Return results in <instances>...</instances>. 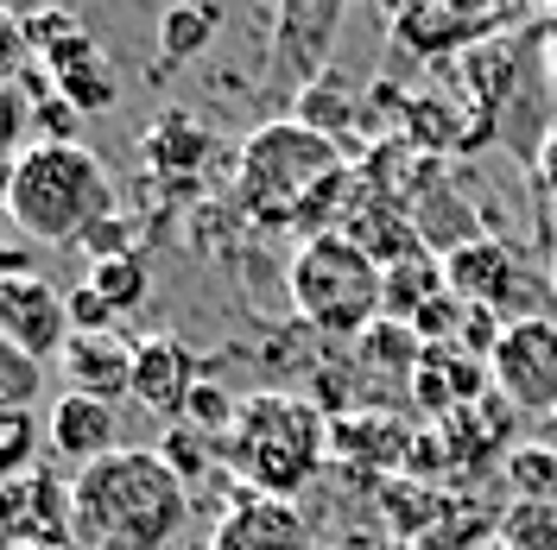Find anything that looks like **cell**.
<instances>
[{"mask_svg": "<svg viewBox=\"0 0 557 550\" xmlns=\"http://www.w3.org/2000/svg\"><path fill=\"white\" fill-rule=\"evenodd\" d=\"M76 538L102 550H165L190 518V487L159 449H114L70 482Z\"/></svg>", "mask_w": 557, "mask_h": 550, "instance_id": "cell-1", "label": "cell"}, {"mask_svg": "<svg viewBox=\"0 0 557 550\" xmlns=\"http://www.w3.org/2000/svg\"><path fill=\"white\" fill-rule=\"evenodd\" d=\"M7 222L45 247H70L83 241L96 222L114 215V184H108L102 159L83 139H33L20 152V165L0 190Z\"/></svg>", "mask_w": 557, "mask_h": 550, "instance_id": "cell-2", "label": "cell"}, {"mask_svg": "<svg viewBox=\"0 0 557 550\" xmlns=\"http://www.w3.org/2000/svg\"><path fill=\"white\" fill-rule=\"evenodd\" d=\"M336 177H348L343 146L305 127L298 114L253 127L235 152V197L267 228H305V215L323 203V190Z\"/></svg>", "mask_w": 557, "mask_h": 550, "instance_id": "cell-3", "label": "cell"}, {"mask_svg": "<svg viewBox=\"0 0 557 550\" xmlns=\"http://www.w3.org/2000/svg\"><path fill=\"white\" fill-rule=\"evenodd\" d=\"M330 417L298 392H253L235 412V430L222 437L228 468L247 482V493H273V500H298L317 482L323 455H330Z\"/></svg>", "mask_w": 557, "mask_h": 550, "instance_id": "cell-4", "label": "cell"}, {"mask_svg": "<svg viewBox=\"0 0 557 550\" xmlns=\"http://www.w3.org/2000/svg\"><path fill=\"white\" fill-rule=\"evenodd\" d=\"M285 291L298 323L323 336H368L374 323H386V266L348 235H305L285 266Z\"/></svg>", "mask_w": 557, "mask_h": 550, "instance_id": "cell-5", "label": "cell"}, {"mask_svg": "<svg viewBox=\"0 0 557 550\" xmlns=\"http://www.w3.org/2000/svg\"><path fill=\"white\" fill-rule=\"evenodd\" d=\"M487 379L513 412H557V316H513L487 348Z\"/></svg>", "mask_w": 557, "mask_h": 550, "instance_id": "cell-6", "label": "cell"}, {"mask_svg": "<svg viewBox=\"0 0 557 550\" xmlns=\"http://www.w3.org/2000/svg\"><path fill=\"white\" fill-rule=\"evenodd\" d=\"M513 13L507 7H450V0H412L386 20L393 51L412 58H450V51H482L494 33H507Z\"/></svg>", "mask_w": 557, "mask_h": 550, "instance_id": "cell-7", "label": "cell"}, {"mask_svg": "<svg viewBox=\"0 0 557 550\" xmlns=\"http://www.w3.org/2000/svg\"><path fill=\"white\" fill-rule=\"evenodd\" d=\"M343 26V7L336 0H285L273 13V83L305 96L330 76V45Z\"/></svg>", "mask_w": 557, "mask_h": 550, "instance_id": "cell-8", "label": "cell"}, {"mask_svg": "<svg viewBox=\"0 0 557 550\" xmlns=\"http://www.w3.org/2000/svg\"><path fill=\"white\" fill-rule=\"evenodd\" d=\"M70 298L38 273H13L0 278V342L26 348L33 361L45 354H64L70 348Z\"/></svg>", "mask_w": 557, "mask_h": 550, "instance_id": "cell-9", "label": "cell"}, {"mask_svg": "<svg viewBox=\"0 0 557 550\" xmlns=\"http://www.w3.org/2000/svg\"><path fill=\"white\" fill-rule=\"evenodd\" d=\"M76 518H70V487L51 468L13 475L0 482V550H26V545H70Z\"/></svg>", "mask_w": 557, "mask_h": 550, "instance_id": "cell-10", "label": "cell"}, {"mask_svg": "<svg viewBox=\"0 0 557 550\" xmlns=\"http://www.w3.org/2000/svg\"><path fill=\"white\" fill-rule=\"evenodd\" d=\"M209 550H317L311 525L298 513V500H273V493H235L228 513L215 518Z\"/></svg>", "mask_w": 557, "mask_h": 550, "instance_id": "cell-11", "label": "cell"}, {"mask_svg": "<svg viewBox=\"0 0 557 550\" xmlns=\"http://www.w3.org/2000/svg\"><path fill=\"white\" fill-rule=\"evenodd\" d=\"M197 386H203L197 354L177 342V336H146V342H134V399L146 412L184 417V405H190Z\"/></svg>", "mask_w": 557, "mask_h": 550, "instance_id": "cell-12", "label": "cell"}, {"mask_svg": "<svg viewBox=\"0 0 557 550\" xmlns=\"http://www.w3.org/2000/svg\"><path fill=\"white\" fill-rule=\"evenodd\" d=\"M70 392H89V399H134V342L121 336H70V348L58 354Z\"/></svg>", "mask_w": 557, "mask_h": 550, "instance_id": "cell-13", "label": "cell"}, {"mask_svg": "<svg viewBox=\"0 0 557 550\" xmlns=\"http://www.w3.org/2000/svg\"><path fill=\"white\" fill-rule=\"evenodd\" d=\"M444 278H450V291H462L469 304L507 310L513 298L525 304V273H520V260H513L507 247H494V241H462L450 260H444Z\"/></svg>", "mask_w": 557, "mask_h": 550, "instance_id": "cell-14", "label": "cell"}, {"mask_svg": "<svg viewBox=\"0 0 557 550\" xmlns=\"http://www.w3.org/2000/svg\"><path fill=\"white\" fill-rule=\"evenodd\" d=\"M45 76H51V89H58L76 114H102V108L121 102V83H114V70H108V58L96 51L89 33L64 38V45L45 58Z\"/></svg>", "mask_w": 557, "mask_h": 550, "instance_id": "cell-15", "label": "cell"}, {"mask_svg": "<svg viewBox=\"0 0 557 550\" xmlns=\"http://www.w3.org/2000/svg\"><path fill=\"white\" fill-rule=\"evenodd\" d=\"M114 437H121V417H114L108 399L64 392V399L51 405V449H58V455H76L83 468L102 462V455H114V449H121Z\"/></svg>", "mask_w": 557, "mask_h": 550, "instance_id": "cell-16", "label": "cell"}, {"mask_svg": "<svg viewBox=\"0 0 557 550\" xmlns=\"http://www.w3.org/2000/svg\"><path fill=\"white\" fill-rule=\"evenodd\" d=\"M139 152H146V165L159 177H197L209 165V152H215V134H209L203 121L165 108V114L139 134Z\"/></svg>", "mask_w": 557, "mask_h": 550, "instance_id": "cell-17", "label": "cell"}, {"mask_svg": "<svg viewBox=\"0 0 557 550\" xmlns=\"http://www.w3.org/2000/svg\"><path fill=\"white\" fill-rule=\"evenodd\" d=\"M482 367L469 361V354H456V348H424L412 367V392L431 405V412H469L475 405V392H482ZM494 386V379H487Z\"/></svg>", "mask_w": 557, "mask_h": 550, "instance_id": "cell-18", "label": "cell"}, {"mask_svg": "<svg viewBox=\"0 0 557 550\" xmlns=\"http://www.w3.org/2000/svg\"><path fill=\"white\" fill-rule=\"evenodd\" d=\"M215 33H222V7H203V0L165 7V13H159V51H165V64L203 58L209 45H215Z\"/></svg>", "mask_w": 557, "mask_h": 550, "instance_id": "cell-19", "label": "cell"}, {"mask_svg": "<svg viewBox=\"0 0 557 550\" xmlns=\"http://www.w3.org/2000/svg\"><path fill=\"white\" fill-rule=\"evenodd\" d=\"M83 285H89V291H96V298L121 316V310L146 304V285H152V273H146V260H139V253H114V260H96Z\"/></svg>", "mask_w": 557, "mask_h": 550, "instance_id": "cell-20", "label": "cell"}, {"mask_svg": "<svg viewBox=\"0 0 557 550\" xmlns=\"http://www.w3.org/2000/svg\"><path fill=\"white\" fill-rule=\"evenodd\" d=\"M45 392V361H33L26 348L0 342V405L7 412H33V399Z\"/></svg>", "mask_w": 557, "mask_h": 550, "instance_id": "cell-21", "label": "cell"}, {"mask_svg": "<svg viewBox=\"0 0 557 550\" xmlns=\"http://www.w3.org/2000/svg\"><path fill=\"white\" fill-rule=\"evenodd\" d=\"M33 455H38V417L0 405V482L33 475Z\"/></svg>", "mask_w": 557, "mask_h": 550, "instance_id": "cell-22", "label": "cell"}, {"mask_svg": "<svg viewBox=\"0 0 557 550\" xmlns=\"http://www.w3.org/2000/svg\"><path fill=\"white\" fill-rule=\"evenodd\" d=\"M26 127H33V102H26V89L13 83V89H0V190H7V177H13V165H20V139H26Z\"/></svg>", "mask_w": 557, "mask_h": 550, "instance_id": "cell-23", "label": "cell"}, {"mask_svg": "<svg viewBox=\"0 0 557 550\" xmlns=\"http://www.w3.org/2000/svg\"><path fill=\"white\" fill-rule=\"evenodd\" d=\"M20 33H26V45H33V58H51L64 38L83 33V20L64 13V7H38V13H20Z\"/></svg>", "mask_w": 557, "mask_h": 550, "instance_id": "cell-24", "label": "cell"}, {"mask_svg": "<svg viewBox=\"0 0 557 550\" xmlns=\"http://www.w3.org/2000/svg\"><path fill=\"white\" fill-rule=\"evenodd\" d=\"M159 455H165V468H172L177 482L190 487L197 475H203V430H190V424H177V430H165V443H159Z\"/></svg>", "mask_w": 557, "mask_h": 550, "instance_id": "cell-25", "label": "cell"}, {"mask_svg": "<svg viewBox=\"0 0 557 550\" xmlns=\"http://www.w3.org/2000/svg\"><path fill=\"white\" fill-rule=\"evenodd\" d=\"M26 58H33V45L20 33V13H0V89H13V76H20Z\"/></svg>", "mask_w": 557, "mask_h": 550, "instance_id": "cell-26", "label": "cell"}, {"mask_svg": "<svg viewBox=\"0 0 557 550\" xmlns=\"http://www.w3.org/2000/svg\"><path fill=\"white\" fill-rule=\"evenodd\" d=\"M33 121L45 127V139H70V127H76V108L51 89V96H38V102H33Z\"/></svg>", "mask_w": 557, "mask_h": 550, "instance_id": "cell-27", "label": "cell"}, {"mask_svg": "<svg viewBox=\"0 0 557 550\" xmlns=\"http://www.w3.org/2000/svg\"><path fill=\"white\" fill-rule=\"evenodd\" d=\"M532 165H539V190H545L552 209H557V134H545V146H539V159H532Z\"/></svg>", "mask_w": 557, "mask_h": 550, "instance_id": "cell-28", "label": "cell"}, {"mask_svg": "<svg viewBox=\"0 0 557 550\" xmlns=\"http://www.w3.org/2000/svg\"><path fill=\"white\" fill-rule=\"evenodd\" d=\"M26 550H70V545H26Z\"/></svg>", "mask_w": 557, "mask_h": 550, "instance_id": "cell-29", "label": "cell"}, {"mask_svg": "<svg viewBox=\"0 0 557 550\" xmlns=\"http://www.w3.org/2000/svg\"><path fill=\"white\" fill-rule=\"evenodd\" d=\"M552 273H557V266H552Z\"/></svg>", "mask_w": 557, "mask_h": 550, "instance_id": "cell-30", "label": "cell"}]
</instances>
